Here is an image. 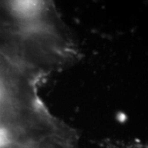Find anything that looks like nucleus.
<instances>
[{
    "mask_svg": "<svg viewBox=\"0 0 148 148\" xmlns=\"http://www.w3.org/2000/svg\"><path fill=\"white\" fill-rule=\"evenodd\" d=\"M4 93H5V88L3 86V82L0 81V105L1 103L3 101V98H4Z\"/></svg>",
    "mask_w": 148,
    "mask_h": 148,
    "instance_id": "1",
    "label": "nucleus"
}]
</instances>
